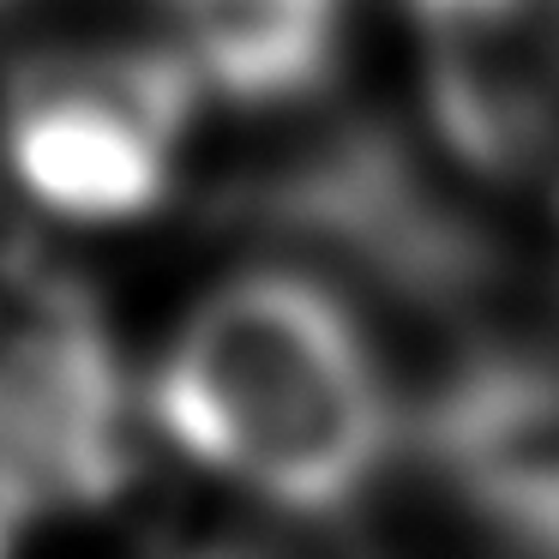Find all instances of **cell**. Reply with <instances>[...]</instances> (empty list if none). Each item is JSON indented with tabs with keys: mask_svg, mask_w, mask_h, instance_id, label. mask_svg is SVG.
Returning a JSON list of instances; mask_svg holds the SVG:
<instances>
[{
	"mask_svg": "<svg viewBox=\"0 0 559 559\" xmlns=\"http://www.w3.org/2000/svg\"><path fill=\"white\" fill-rule=\"evenodd\" d=\"M7 523H13V518H7V511H0V547H7Z\"/></svg>",
	"mask_w": 559,
	"mask_h": 559,
	"instance_id": "obj_7",
	"label": "cell"
},
{
	"mask_svg": "<svg viewBox=\"0 0 559 559\" xmlns=\"http://www.w3.org/2000/svg\"><path fill=\"white\" fill-rule=\"evenodd\" d=\"M421 85L469 169H559V0H409Z\"/></svg>",
	"mask_w": 559,
	"mask_h": 559,
	"instance_id": "obj_4",
	"label": "cell"
},
{
	"mask_svg": "<svg viewBox=\"0 0 559 559\" xmlns=\"http://www.w3.org/2000/svg\"><path fill=\"white\" fill-rule=\"evenodd\" d=\"M439 457L463 499L518 542L559 547V379L475 361L433 409Z\"/></svg>",
	"mask_w": 559,
	"mask_h": 559,
	"instance_id": "obj_5",
	"label": "cell"
},
{
	"mask_svg": "<svg viewBox=\"0 0 559 559\" xmlns=\"http://www.w3.org/2000/svg\"><path fill=\"white\" fill-rule=\"evenodd\" d=\"M199 79L175 49H55L0 97V157L67 223H139L169 199Z\"/></svg>",
	"mask_w": 559,
	"mask_h": 559,
	"instance_id": "obj_2",
	"label": "cell"
},
{
	"mask_svg": "<svg viewBox=\"0 0 559 559\" xmlns=\"http://www.w3.org/2000/svg\"><path fill=\"white\" fill-rule=\"evenodd\" d=\"M169 49L199 85L277 109L331 79L349 0H157Z\"/></svg>",
	"mask_w": 559,
	"mask_h": 559,
	"instance_id": "obj_6",
	"label": "cell"
},
{
	"mask_svg": "<svg viewBox=\"0 0 559 559\" xmlns=\"http://www.w3.org/2000/svg\"><path fill=\"white\" fill-rule=\"evenodd\" d=\"M151 415L199 469L307 518L361 499L397 427L367 331L295 271L217 283L163 349Z\"/></svg>",
	"mask_w": 559,
	"mask_h": 559,
	"instance_id": "obj_1",
	"label": "cell"
},
{
	"mask_svg": "<svg viewBox=\"0 0 559 559\" xmlns=\"http://www.w3.org/2000/svg\"><path fill=\"white\" fill-rule=\"evenodd\" d=\"M127 481V367L97 301L55 271L0 277V511L103 506Z\"/></svg>",
	"mask_w": 559,
	"mask_h": 559,
	"instance_id": "obj_3",
	"label": "cell"
}]
</instances>
